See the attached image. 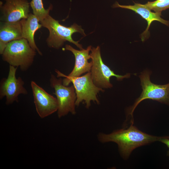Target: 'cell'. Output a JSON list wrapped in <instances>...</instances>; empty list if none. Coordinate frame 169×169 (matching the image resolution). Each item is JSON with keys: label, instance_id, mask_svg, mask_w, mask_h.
Segmentation results:
<instances>
[{"label": "cell", "instance_id": "6da1fadb", "mask_svg": "<svg viewBox=\"0 0 169 169\" xmlns=\"http://www.w3.org/2000/svg\"><path fill=\"white\" fill-rule=\"evenodd\" d=\"M161 137L143 132L133 124L127 129L117 130L109 134L99 133L98 135V140L102 143L109 142L116 143L120 155L125 159L128 158L136 148L159 141Z\"/></svg>", "mask_w": 169, "mask_h": 169}, {"label": "cell", "instance_id": "7a4b0ae2", "mask_svg": "<svg viewBox=\"0 0 169 169\" xmlns=\"http://www.w3.org/2000/svg\"><path fill=\"white\" fill-rule=\"evenodd\" d=\"M40 23L43 27L49 30V35L46 42L49 47L59 49L64 42L67 41L75 44L80 49H83L82 45L79 44V41H74L72 38V34L76 32H79L83 36H86L81 26L76 23L68 27L63 26L49 15Z\"/></svg>", "mask_w": 169, "mask_h": 169}, {"label": "cell", "instance_id": "3957f363", "mask_svg": "<svg viewBox=\"0 0 169 169\" xmlns=\"http://www.w3.org/2000/svg\"><path fill=\"white\" fill-rule=\"evenodd\" d=\"M57 77H64L63 80V84L66 86L72 83L75 89L76 95L75 105L79 106L84 101L86 108H89L91 105V102L99 104L100 103L97 96L100 91H104L102 89L99 88L94 84L92 78L91 72L81 76L70 77L55 69Z\"/></svg>", "mask_w": 169, "mask_h": 169}, {"label": "cell", "instance_id": "277c9868", "mask_svg": "<svg viewBox=\"0 0 169 169\" xmlns=\"http://www.w3.org/2000/svg\"><path fill=\"white\" fill-rule=\"evenodd\" d=\"M36 54V51L31 47L28 40L22 38L9 43L1 55L3 61L25 71L32 65Z\"/></svg>", "mask_w": 169, "mask_h": 169}, {"label": "cell", "instance_id": "5b68a950", "mask_svg": "<svg viewBox=\"0 0 169 169\" xmlns=\"http://www.w3.org/2000/svg\"><path fill=\"white\" fill-rule=\"evenodd\" d=\"M150 75V72L145 70L139 75L142 92L133 105L127 110V116H131L133 122L134 111L139 103L144 100L151 99L169 105V83L164 85L154 84L151 81Z\"/></svg>", "mask_w": 169, "mask_h": 169}, {"label": "cell", "instance_id": "8992f818", "mask_svg": "<svg viewBox=\"0 0 169 169\" xmlns=\"http://www.w3.org/2000/svg\"><path fill=\"white\" fill-rule=\"evenodd\" d=\"M90 54L92 65L91 70L92 78L94 84L101 89H107L112 87L110 81V78L115 77L118 80L128 78L130 74L124 75L117 74L103 62L100 54V47H93Z\"/></svg>", "mask_w": 169, "mask_h": 169}, {"label": "cell", "instance_id": "52a82bcc", "mask_svg": "<svg viewBox=\"0 0 169 169\" xmlns=\"http://www.w3.org/2000/svg\"><path fill=\"white\" fill-rule=\"evenodd\" d=\"M49 82L51 87L54 89L55 92L53 94L56 95L58 103V117L61 118L69 113L75 115L76 95L74 85H64L61 78H57L52 74Z\"/></svg>", "mask_w": 169, "mask_h": 169}, {"label": "cell", "instance_id": "ba28073f", "mask_svg": "<svg viewBox=\"0 0 169 169\" xmlns=\"http://www.w3.org/2000/svg\"><path fill=\"white\" fill-rule=\"evenodd\" d=\"M17 68L9 65L7 77L3 78L0 82V99H2L5 97L7 105L12 104L14 101L18 102V96L20 95L28 94L22 78L20 77H16Z\"/></svg>", "mask_w": 169, "mask_h": 169}, {"label": "cell", "instance_id": "9c48e42d", "mask_svg": "<svg viewBox=\"0 0 169 169\" xmlns=\"http://www.w3.org/2000/svg\"><path fill=\"white\" fill-rule=\"evenodd\" d=\"M34 103L40 118H43L57 111L58 103L56 98L47 93L34 81L31 82Z\"/></svg>", "mask_w": 169, "mask_h": 169}, {"label": "cell", "instance_id": "30bf717a", "mask_svg": "<svg viewBox=\"0 0 169 169\" xmlns=\"http://www.w3.org/2000/svg\"><path fill=\"white\" fill-rule=\"evenodd\" d=\"M0 4V21L14 22L27 18L30 13V4L27 0H4Z\"/></svg>", "mask_w": 169, "mask_h": 169}, {"label": "cell", "instance_id": "8fae6325", "mask_svg": "<svg viewBox=\"0 0 169 169\" xmlns=\"http://www.w3.org/2000/svg\"><path fill=\"white\" fill-rule=\"evenodd\" d=\"M133 5H124L119 4L117 2L113 5L114 8H120L131 10L140 15L145 19L147 23L146 30L141 34V38L142 41H144L150 36L149 29L151 23L155 21L169 26V21L164 20L161 17V12H153L146 7L144 4L134 3Z\"/></svg>", "mask_w": 169, "mask_h": 169}, {"label": "cell", "instance_id": "7c38bea8", "mask_svg": "<svg viewBox=\"0 0 169 169\" xmlns=\"http://www.w3.org/2000/svg\"><path fill=\"white\" fill-rule=\"evenodd\" d=\"M92 49L91 46H89L86 49L78 50L69 45L65 46V49L71 51L74 55L75 59V64L72 71L68 75L70 77H78L85 73L90 72L92 63L88 62L91 59L89 52Z\"/></svg>", "mask_w": 169, "mask_h": 169}, {"label": "cell", "instance_id": "4fadbf2b", "mask_svg": "<svg viewBox=\"0 0 169 169\" xmlns=\"http://www.w3.org/2000/svg\"><path fill=\"white\" fill-rule=\"evenodd\" d=\"M23 38L20 20L0 22V54L10 42Z\"/></svg>", "mask_w": 169, "mask_h": 169}, {"label": "cell", "instance_id": "5bb4252c", "mask_svg": "<svg viewBox=\"0 0 169 169\" xmlns=\"http://www.w3.org/2000/svg\"><path fill=\"white\" fill-rule=\"evenodd\" d=\"M23 38L26 39L31 47L41 55L42 52L35 43L34 35L35 32L42 27L39 21L33 14L30 13L27 18L20 20Z\"/></svg>", "mask_w": 169, "mask_h": 169}, {"label": "cell", "instance_id": "9a60e30c", "mask_svg": "<svg viewBox=\"0 0 169 169\" xmlns=\"http://www.w3.org/2000/svg\"><path fill=\"white\" fill-rule=\"evenodd\" d=\"M30 4L33 14L40 22L49 15L50 11L52 8V6L50 5L48 9H45L44 7L42 0H32Z\"/></svg>", "mask_w": 169, "mask_h": 169}, {"label": "cell", "instance_id": "2e32d148", "mask_svg": "<svg viewBox=\"0 0 169 169\" xmlns=\"http://www.w3.org/2000/svg\"><path fill=\"white\" fill-rule=\"evenodd\" d=\"M144 5L150 10L156 12H161L169 8V0H156L148 2Z\"/></svg>", "mask_w": 169, "mask_h": 169}, {"label": "cell", "instance_id": "e0dca14e", "mask_svg": "<svg viewBox=\"0 0 169 169\" xmlns=\"http://www.w3.org/2000/svg\"><path fill=\"white\" fill-rule=\"evenodd\" d=\"M166 145L169 148V150L167 152V155L169 156V137L164 136L161 137L159 141Z\"/></svg>", "mask_w": 169, "mask_h": 169}]
</instances>
